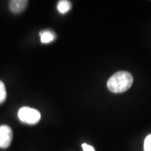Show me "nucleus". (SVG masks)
<instances>
[{"mask_svg":"<svg viewBox=\"0 0 151 151\" xmlns=\"http://www.w3.org/2000/svg\"><path fill=\"white\" fill-rule=\"evenodd\" d=\"M133 77L127 71H118L113 74L107 82V87L111 92L122 93L131 88L133 83Z\"/></svg>","mask_w":151,"mask_h":151,"instance_id":"obj_1","label":"nucleus"},{"mask_svg":"<svg viewBox=\"0 0 151 151\" xmlns=\"http://www.w3.org/2000/svg\"><path fill=\"white\" fill-rule=\"evenodd\" d=\"M13 139V132L8 125L0 126V148H7L10 146Z\"/></svg>","mask_w":151,"mask_h":151,"instance_id":"obj_3","label":"nucleus"},{"mask_svg":"<svg viewBox=\"0 0 151 151\" xmlns=\"http://www.w3.org/2000/svg\"><path fill=\"white\" fill-rule=\"evenodd\" d=\"M27 4V0H12L9 2V8L14 14H19L25 9Z\"/></svg>","mask_w":151,"mask_h":151,"instance_id":"obj_4","label":"nucleus"},{"mask_svg":"<svg viewBox=\"0 0 151 151\" xmlns=\"http://www.w3.org/2000/svg\"><path fill=\"white\" fill-rule=\"evenodd\" d=\"M82 148L83 151H95L94 148L92 146L87 144V143H83Z\"/></svg>","mask_w":151,"mask_h":151,"instance_id":"obj_9","label":"nucleus"},{"mask_svg":"<svg viewBox=\"0 0 151 151\" xmlns=\"http://www.w3.org/2000/svg\"><path fill=\"white\" fill-rule=\"evenodd\" d=\"M144 151H151V134L146 137L143 146Z\"/></svg>","mask_w":151,"mask_h":151,"instance_id":"obj_8","label":"nucleus"},{"mask_svg":"<svg viewBox=\"0 0 151 151\" xmlns=\"http://www.w3.org/2000/svg\"><path fill=\"white\" fill-rule=\"evenodd\" d=\"M6 98V90L5 85L1 81H0V104L3 103Z\"/></svg>","mask_w":151,"mask_h":151,"instance_id":"obj_7","label":"nucleus"},{"mask_svg":"<svg viewBox=\"0 0 151 151\" xmlns=\"http://www.w3.org/2000/svg\"><path fill=\"white\" fill-rule=\"evenodd\" d=\"M41 42L42 43H50L56 39V34L51 29H44L40 32Z\"/></svg>","mask_w":151,"mask_h":151,"instance_id":"obj_5","label":"nucleus"},{"mask_svg":"<svg viewBox=\"0 0 151 151\" xmlns=\"http://www.w3.org/2000/svg\"><path fill=\"white\" fill-rule=\"evenodd\" d=\"M18 116L20 121L24 123L35 124L40 120L41 113L35 109L28 106H23L19 109Z\"/></svg>","mask_w":151,"mask_h":151,"instance_id":"obj_2","label":"nucleus"},{"mask_svg":"<svg viewBox=\"0 0 151 151\" xmlns=\"http://www.w3.org/2000/svg\"><path fill=\"white\" fill-rule=\"evenodd\" d=\"M71 3L69 1H67V0H62V1H60L58 3V5H57V9L59 11L60 14H65L66 13H67L68 11H70L71 9Z\"/></svg>","mask_w":151,"mask_h":151,"instance_id":"obj_6","label":"nucleus"}]
</instances>
